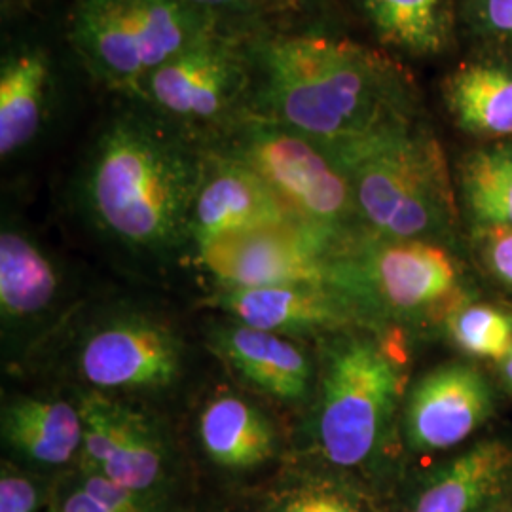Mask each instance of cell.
I'll return each mask as SVG.
<instances>
[{
  "label": "cell",
  "mask_w": 512,
  "mask_h": 512,
  "mask_svg": "<svg viewBox=\"0 0 512 512\" xmlns=\"http://www.w3.org/2000/svg\"><path fill=\"white\" fill-rule=\"evenodd\" d=\"M249 52L251 118L294 129L334 156L423 116L403 61L336 27L262 29Z\"/></svg>",
  "instance_id": "obj_1"
},
{
  "label": "cell",
  "mask_w": 512,
  "mask_h": 512,
  "mask_svg": "<svg viewBox=\"0 0 512 512\" xmlns=\"http://www.w3.org/2000/svg\"><path fill=\"white\" fill-rule=\"evenodd\" d=\"M205 150L131 97L114 95L73 179L80 217L128 255H186Z\"/></svg>",
  "instance_id": "obj_2"
},
{
  "label": "cell",
  "mask_w": 512,
  "mask_h": 512,
  "mask_svg": "<svg viewBox=\"0 0 512 512\" xmlns=\"http://www.w3.org/2000/svg\"><path fill=\"white\" fill-rule=\"evenodd\" d=\"M368 327L317 340V384L289 454L361 478L389 501L404 469L395 452L403 403V346Z\"/></svg>",
  "instance_id": "obj_3"
},
{
  "label": "cell",
  "mask_w": 512,
  "mask_h": 512,
  "mask_svg": "<svg viewBox=\"0 0 512 512\" xmlns=\"http://www.w3.org/2000/svg\"><path fill=\"white\" fill-rule=\"evenodd\" d=\"M336 158L348 171L363 232L444 245L454 239L458 198L444 148L425 116Z\"/></svg>",
  "instance_id": "obj_4"
},
{
  "label": "cell",
  "mask_w": 512,
  "mask_h": 512,
  "mask_svg": "<svg viewBox=\"0 0 512 512\" xmlns=\"http://www.w3.org/2000/svg\"><path fill=\"white\" fill-rule=\"evenodd\" d=\"M330 287L361 327L380 330L442 323L467 304L458 260L448 245L361 232L332 258Z\"/></svg>",
  "instance_id": "obj_5"
},
{
  "label": "cell",
  "mask_w": 512,
  "mask_h": 512,
  "mask_svg": "<svg viewBox=\"0 0 512 512\" xmlns=\"http://www.w3.org/2000/svg\"><path fill=\"white\" fill-rule=\"evenodd\" d=\"M61 27L82 73L118 97H131L169 59L226 29L184 0H73Z\"/></svg>",
  "instance_id": "obj_6"
},
{
  "label": "cell",
  "mask_w": 512,
  "mask_h": 512,
  "mask_svg": "<svg viewBox=\"0 0 512 512\" xmlns=\"http://www.w3.org/2000/svg\"><path fill=\"white\" fill-rule=\"evenodd\" d=\"M209 150L251 167L294 219L338 249L363 232L348 171L310 137L247 118Z\"/></svg>",
  "instance_id": "obj_7"
},
{
  "label": "cell",
  "mask_w": 512,
  "mask_h": 512,
  "mask_svg": "<svg viewBox=\"0 0 512 512\" xmlns=\"http://www.w3.org/2000/svg\"><path fill=\"white\" fill-rule=\"evenodd\" d=\"M253 33L213 31L147 76L131 99L203 150L251 118Z\"/></svg>",
  "instance_id": "obj_8"
},
{
  "label": "cell",
  "mask_w": 512,
  "mask_h": 512,
  "mask_svg": "<svg viewBox=\"0 0 512 512\" xmlns=\"http://www.w3.org/2000/svg\"><path fill=\"white\" fill-rule=\"evenodd\" d=\"M76 387L105 395H156L179 384L183 336L156 311L114 306L74 330L69 348Z\"/></svg>",
  "instance_id": "obj_9"
},
{
  "label": "cell",
  "mask_w": 512,
  "mask_h": 512,
  "mask_svg": "<svg viewBox=\"0 0 512 512\" xmlns=\"http://www.w3.org/2000/svg\"><path fill=\"white\" fill-rule=\"evenodd\" d=\"M84 420V448L78 467L105 476L150 503L181 511L183 459L160 418L128 397L74 387Z\"/></svg>",
  "instance_id": "obj_10"
},
{
  "label": "cell",
  "mask_w": 512,
  "mask_h": 512,
  "mask_svg": "<svg viewBox=\"0 0 512 512\" xmlns=\"http://www.w3.org/2000/svg\"><path fill=\"white\" fill-rule=\"evenodd\" d=\"M69 65H76L63 27L42 18L2 31L0 46V158L21 160L52 133L69 97Z\"/></svg>",
  "instance_id": "obj_11"
},
{
  "label": "cell",
  "mask_w": 512,
  "mask_h": 512,
  "mask_svg": "<svg viewBox=\"0 0 512 512\" xmlns=\"http://www.w3.org/2000/svg\"><path fill=\"white\" fill-rule=\"evenodd\" d=\"M338 247L296 220L222 234L188 256L215 289H258L294 283L330 285Z\"/></svg>",
  "instance_id": "obj_12"
},
{
  "label": "cell",
  "mask_w": 512,
  "mask_h": 512,
  "mask_svg": "<svg viewBox=\"0 0 512 512\" xmlns=\"http://www.w3.org/2000/svg\"><path fill=\"white\" fill-rule=\"evenodd\" d=\"M69 304L65 274L44 243L4 211L0 228V327L10 363L25 361L54 336Z\"/></svg>",
  "instance_id": "obj_13"
},
{
  "label": "cell",
  "mask_w": 512,
  "mask_h": 512,
  "mask_svg": "<svg viewBox=\"0 0 512 512\" xmlns=\"http://www.w3.org/2000/svg\"><path fill=\"white\" fill-rule=\"evenodd\" d=\"M196 440L205 465L230 495L272 475L289 454V442L264 408L230 387H220L203 401Z\"/></svg>",
  "instance_id": "obj_14"
},
{
  "label": "cell",
  "mask_w": 512,
  "mask_h": 512,
  "mask_svg": "<svg viewBox=\"0 0 512 512\" xmlns=\"http://www.w3.org/2000/svg\"><path fill=\"white\" fill-rule=\"evenodd\" d=\"M494 410L492 385L476 366L444 363L406 393L401 440L414 456L446 452L476 433Z\"/></svg>",
  "instance_id": "obj_15"
},
{
  "label": "cell",
  "mask_w": 512,
  "mask_h": 512,
  "mask_svg": "<svg viewBox=\"0 0 512 512\" xmlns=\"http://www.w3.org/2000/svg\"><path fill=\"white\" fill-rule=\"evenodd\" d=\"M205 344L239 382L258 395L281 406L308 410L319 357L306 340L253 329L224 317L209 325Z\"/></svg>",
  "instance_id": "obj_16"
},
{
  "label": "cell",
  "mask_w": 512,
  "mask_h": 512,
  "mask_svg": "<svg viewBox=\"0 0 512 512\" xmlns=\"http://www.w3.org/2000/svg\"><path fill=\"white\" fill-rule=\"evenodd\" d=\"M511 480V446L480 440L425 471H404L389 497V512H490Z\"/></svg>",
  "instance_id": "obj_17"
},
{
  "label": "cell",
  "mask_w": 512,
  "mask_h": 512,
  "mask_svg": "<svg viewBox=\"0 0 512 512\" xmlns=\"http://www.w3.org/2000/svg\"><path fill=\"white\" fill-rule=\"evenodd\" d=\"M203 306L247 327L298 340H321L338 330L361 327L342 294L319 283L213 289Z\"/></svg>",
  "instance_id": "obj_18"
},
{
  "label": "cell",
  "mask_w": 512,
  "mask_h": 512,
  "mask_svg": "<svg viewBox=\"0 0 512 512\" xmlns=\"http://www.w3.org/2000/svg\"><path fill=\"white\" fill-rule=\"evenodd\" d=\"M226 501L234 512H389V501L361 478L296 454Z\"/></svg>",
  "instance_id": "obj_19"
},
{
  "label": "cell",
  "mask_w": 512,
  "mask_h": 512,
  "mask_svg": "<svg viewBox=\"0 0 512 512\" xmlns=\"http://www.w3.org/2000/svg\"><path fill=\"white\" fill-rule=\"evenodd\" d=\"M4 456L48 476L74 469L84 448V420L74 395H4L0 408Z\"/></svg>",
  "instance_id": "obj_20"
},
{
  "label": "cell",
  "mask_w": 512,
  "mask_h": 512,
  "mask_svg": "<svg viewBox=\"0 0 512 512\" xmlns=\"http://www.w3.org/2000/svg\"><path fill=\"white\" fill-rule=\"evenodd\" d=\"M287 220L296 219L251 167L205 150L202 181L188 219L186 255L222 234Z\"/></svg>",
  "instance_id": "obj_21"
},
{
  "label": "cell",
  "mask_w": 512,
  "mask_h": 512,
  "mask_svg": "<svg viewBox=\"0 0 512 512\" xmlns=\"http://www.w3.org/2000/svg\"><path fill=\"white\" fill-rule=\"evenodd\" d=\"M374 46L395 57L431 59L458 42L459 0H348Z\"/></svg>",
  "instance_id": "obj_22"
},
{
  "label": "cell",
  "mask_w": 512,
  "mask_h": 512,
  "mask_svg": "<svg viewBox=\"0 0 512 512\" xmlns=\"http://www.w3.org/2000/svg\"><path fill=\"white\" fill-rule=\"evenodd\" d=\"M440 97L459 131L512 141V59L490 55L459 65L444 76Z\"/></svg>",
  "instance_id": "obj_23"
},
{
  "label": "cell",
  "mask_w": 512,
  "mask_h": 512,
  "mask_svg": "<svg viewBox=\"0 0 512 512\" xmlns=\"http://www.w3.org/2000/svg\"><path fill=\"white\" fill-rule=\"evenodd\" d=\"M458 186L475 228H512V141L475 148L461 158Z\"/></svg>",
  "instance_id": "obj_24"
},
{
  "label": "cell",
  "mask_w": 512,
  "mask_h": 512,
  "mask_svg": "<svg viewBox=\"0 0 512 512\" xmlns=\"http://www.w3.org/2000/svg\"><path fill=\"white\" fill-rule=\"evenodd\" d=\"M50 511L171 512L78 465L55 478Z\"/></svg>",
  "instance_id": "obj_25"
},
{
  "label": "cell",
  "mask_w": 512,
  "mask_h": 512,
  "mask_svg": "<svg viewBox=\"0 0 512 512\" xmlns=\"http://www.w3.org/2000/svg\"><path fill=\"white\" fill-rule=\"evenodd\" d=\"M450 340L461 351L503 361L512 349V315L488 304H463L444 321Z\"/></svg>",
  "instance_id": "obj_26"
},
{
  "label": "cell",
  "mask_w": 512,
  "mask_h": 512,
  "mask_svg": "<svg viewBox=\"0 0 512 512\" xmlns=\"http://www.w3.org/2000/svg\"><path fill=\"white\" fill-rule=\"evenodd\" d=\"M459 21L488 55L512 59V0H459Z\"/></svg>",
  "instance_id": "obj_27"
},
{
  "label": "cell",
  "mask_w": 512,
  "mask_h": 512,
  "mask_svg": "<svg viewBox=\"0 0 512 512\" xmlns=\"http://www.w3.org/2000/svg\"><path fill=\"white\" fill-rule=\"evenodd\" d=\"M57 476L42 475L12 459L0 461V512H48Z\"/></svg>",
  "instance_id": "obj_28"
},
{
  "label": "cell",
  "mask_w": 512,
  "mask_h": 512,
  "mask_svg": "<svg viewBox=\"0 0 512 512\" xmlns=\"http://www.w3.org/2000/svg\"><path fill=\"white\" fill-rule=\"evenodd\" d=\"M270 29L336 27L338 0H256Z\"/></svg>",
  "instance_id": "obj_29"
},
{
  "label": "cell",
  "mask_w": 512,
  "mask_h": 512,
  "mask_svg": "<svg viewBox=\"0 0 512 512\" xmlns=\"http://www.w3.org/2000/svg\"><path fill=\"white\" fill-rule=\"evenodd\" d=\"M203 12L219 19L220 23L238 33H256L270 29L256 0H184Z\"/></svg>",
  "instance_id": "obj_30"
},
{
  "label": "cell",
  "mask_w": 512,
  "mask_h": 512,
  "mask_svg": "<svg viewBox=\"0 0 512 512\" xmlns=\"http://www.w3.org/2000/svg\"><path fill=\"white\" fill-rule=\"evenodd\" d=\"M475 239L488 272L512 289V228H475Z\"/></svg>",
  "instance_id": "obj_31"
},
{
  "label": "cell",
  "mask_w": 512,
  "mask_h": 512,
  "mask_svg": "<svg viewBox=\"0 0 512 512\" xmlns=\"http://www.w3.org/2000/svg\"><path fill=\"white\" fill-rule=\"evenodd\" d=\"M46 0H0L2 31L40 18Z\"/></svg>",
  "instance_id": "obj_32"
},
{
  "label": "cell",
  "mask_w": 512,
  "mask_h": 512,
  "mask_svg": "<svg viewBox=\"0 0 512 512\" xmlns=\"http://www.w3.org/2000/svg\"><path fill=\"white\" fill-rule=\"evenodd\" d=\"M179 512H234L228 501H217V503H190Z\"/></svg>",
  "instance_id": "obj_33"
},
{
  "label": "cell",
  "mask_w": 512,
  "mask_h": 512,
  "mask_svg": "<svg viewBox=\"0 0 512 512\" xmlns=\"http://www.w3.org/2000/svg\"><path fill=\"white\" fill-rule=\"evenodd\" d=\"M46 2H50V0H46Z\"/></svg>",
  "instance_id": "obj_34"
},
{
  "label": "cell",
  "mask_w": 512,
  "mask_h": 512,
  "mask_svg": "<svg viewBox=\"0 0 512 512\" xmlns=\"http://www.w3.org/2000/svg\"><path fill=\"white\" fill-rule=\"evenodd\" d=\"M48 512H52V511H48Z\"/></svg>",
  "instance_id": "obj_35"
}]
</instances>
